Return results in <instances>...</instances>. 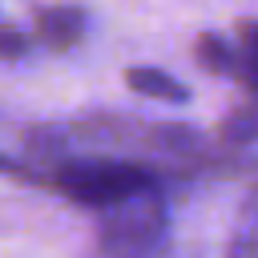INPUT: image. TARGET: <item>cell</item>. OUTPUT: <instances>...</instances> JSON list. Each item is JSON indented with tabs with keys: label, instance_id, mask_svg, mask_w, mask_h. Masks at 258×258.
<instances>
[{
	"label": "cell",
	"instance_id": "cell-1",
	"mask_svg": "<svg viewBox=\"0 0 258 258\" xmlns=\"http://www.w3.org/2000/svg\"><path fill=\"white\" fill-rule=\"evenodd\" d=\"M44 185L89 210H121L129 202H141L153 189V177L137 161L77 157V161H56L52 173H44Z\"/></svg>",
	"mask_w": 258,
	"mask_h": 258
},
{
	"label": "cell",
	"instance_id": "cell-2",
	"mask_svg": "<svg viewBox=\"0 0 258 258\" xmlns=\"http://www.w3.org/2000/svg\"><path fill=\"white\" fill-rule=\"evenodd\" d=\"M32 36H36L44 48H52V52L73 48V44L85 36V8H77V4L36 8V16H32Z\"/></svg>",
	"mask_w": 258,
	"mask_h": 258
},
{
	"label": "cell",
	"instance_id": "cell-3",
	"mask_svg": "<svg viewBox=\"0 0 258 258\" xmlns=\"http://www.w3.org/2000/svg\"><path fill=\"white\" fill-rule=\"evenodd\" d=\"M125 85L133 89V93H141V97H153V101H185L189 97V89L177 81V77H169V73H161V69H149V64H133V69H125Z\"/></svg>",
	"mask_w": 258,
	"mask_h": 258
},
{
	"label": "cell",
	"instance_id": "cell-4",
	"mask_svg": "<svg viewBox=\"0 0 258 258\" xmlns=\"http://www.w3.org/2000/svg\"><path fill=\"white\" fill-rule=\"evenodd\" d=\"M222 137H226V141H254V137H258V93H250V101L238 105V109L222 121Z\"/></svg>",
	"mask_w": 258,
	"mask_h": 258
},
{
	"label": "cell",
	"instance_id": "cell-5",
	"mask_svg": "<svg viewBox=\"0 0 258 258\" xmlns=\"http://www.w3.org/2000/svg\"><path fill=\"white\" fill-rule=\"evenodd\" d=\"M198 60H202V69H210V73H234V64H238V56L226 48V40L222 36H214V32H206L202 40H198Z\"/></svg>",
	"mask_w": 258,
	"mask_h": 258
},
{
	"label": "cell",
	"instance_id": "cell-6",
	"mask_svg": "<svg viewBox=\"0 0 258 258\" xmlns=\"http://www.w3.org/2000/svg\"><path fill=\"white\" fill-rule=\"evenodd\" d=\"M238 77L250 85V93H258V24H242V52H238Z\"/></svg>",
	"mask_w": 258,
	"mask_h": 258
},
{
	"label": "cell",
	"instance_id": "cell-7",
	"mask_svg": "<svg viewBox=\"0 0 258 258\" xmlns=\"http://www.w3.org/2000/svg\"><path fill=\"white\" fill-rule=\"evenodd\" d=\"M24 52H28V36L16 24L0 20V60H20Z\"/></svg>",
	"mask_w": 258,
	"mask_h": 258
},
{
	"label": "cell",
	"instance_id": "cell-8",
	"mask_svg": "<svg viewBox=\"0 0 258 258\" xmlns=\"http://www.w3.org/2000/svg\"><path fill=\"white\" fill-rule=\"evenodd\" d=\"M0 173H12V177H24V181H40L32 165H24V161H12V157H4V153H0Z\"/></svg>",
	"mask_w": 258,
	"mask_h": 258
}]
</instances>
